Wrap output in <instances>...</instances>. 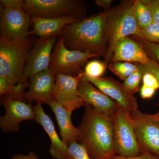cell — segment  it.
<instances>
[{
	"instance_id": "cell-1",
	"label": "cell",
	"mask_w": 159,
	"mask_h": 159,
	"mask_svg": "<svg viewBox=\"0 0 159 159\" xmlns=\"http://www.w3.org/2000/svg\"><path fill=\"white\" fill-rule=\"evenodd\" d=\"M115 9L84 18L64 27L60 36L70 50H78L105 55L108 49L111 19Z\"/></svg>"
},
{
	"instance_id": "cell-2",
	"label": "cell",
	"mask_w": 159,
	"mask_h": 159,
	"mask_svg": "<svg viewBox=\"0 0 159 159\" xmlns=\"http://www.w3.org/2000/svg\"><path fill=\"white\" fill-rule=\"evenodd\" d=\"M84 113L78 127L77 142L85 146L91 159H110L117 155L114 118L100 112L85 102Z\"/></svg>"
},
{
	"instance_id": "cell-3",
	"label": "cell",
	"mask_w": 159,
	"mask_h": 159,
	"mask_svg": "<svg viewBox=\"0 0 159 159\" xmlns=\"http://www.w3.org/2000/svg\"><path fill=\"white\" fill-rule=\"evenodd\" d=\"M32 43L29 38L9 40L0 38V77L13 85L21 82Z\"/></svg>"
},
{
	"instance_id": "cell-4",
	"label": "cell",
	"mask_w": 159,
	"mask_h": 159,
	"mask_svg": "<svg viewBox=\"0 0 159 159\" xmlns=\"http://www.w3.org/2000/svg\"><path fill=\"white\" fill-rule=\"evenodd\" d=\"M23 10L31 16L82 19L87 8L85 2L79 0H25Z\"/></svg>"
},
{
	"instance_id": "cell-5",
	"label": "cell",
	"mask_w": 159,
	"mask_h": 159,
	"mask_svg": "<svg viewBox=\"0 0 159 159\" xmlns=\"http://www.w3.org/2000/svg\"><path fill=\"white\" fill-rule=\"evenodd\" d=\"M139 29L134 12V1H126L116 8L111 19L108 49L104 61L107 65L111 60L117 43L129 35L136 36Z\"/></svg>"
},
{
	"instance_id": "cell-6",
	"label": "cell",
	"mask_w": 159,
	"mask_h": 159,
	"mask_svg": "<svg viewBox=\"0 0 159 159\" xmlns=\"http://www.w3.org/2000/svg\"><path fill=\"white\" fill-rule=\"evenodd\" d=\"M100 56L90 52L69 50L65 45L63 38L59 36L52 51L49 69L55 75L77 76L84 73L81 68L89 59Z\"/></svg>"
},
{
	"instance_id": "cell-7",
	"label": "cell",
	"mask_w": 159,
	"mask_h": 159,
	"mask_svg": "<svg viewBox=\"0 0 159 159\" xmlns=\"http://www.w3.org/2000/svg\"><path fill=\"white\" fill-rule=\"evenodd\" d=\"M114 132L117 155L132 157L142 154L129 113L120 106L114 117Z\"/></svg>"
},
{
	"instance_id": "cell-8",
	"label": "cell",
	"mask_w": 159,
	"mask_h": 159,
	"mask_svg": "<svg viewBox=\"0 0 159 159\" xmlns=\"http://www.w3.org/2000/svg\"><path fill=\"white\" fill-rule=\"evenodd\" d=\"M129 113L140 148L159 157V119L139 110Z\"/></svg>"
},
{
	"instance_id": "cell-9",
	"label": "cell",
	"mask_w": 159,
	"mask_h": 159,
	"mask_svg": "<svg viewBox=\"0 0 159 159\" xmlns=\"http://www.w3.org/2000/svg\"><path fill=\"white\" fill-rule=\"evenodd\" d=\"M24 98L5 96L1 97V103L6 113L0 118V127L4 132H17L23 121L35 120L34 107L24 101Z\"/></svg>"
},
{
	"instance_id": "cell-10",
	"label": "cell",
	"mask_w": 159,
	"mask_h": 159,
	"mask_svg": "<svg viewBox=\"0 0 159 159\" xmlns=\"http://www.w3.org/2000/svg\"><path fill=\"white\" fill-rule=\"evenodd\" d=\"M59 37L39 39L36 42L29 53L21 83H29L35 75L49 68L52 51Z\"/></svg>"
},
{
	"instance_id": "cell-11",
	"label": "cell",
	"mask_w": 159,
	"mask_h": 159,
	"mask_svg": "<svg viewBox=\"0 0 159 159\" xmlns=\"http://www.w3.org/2000/svg\"><path fill=\"white\" fill-rule=\"evenodd\" d=\"M83 73L77 76L60 74L55 75L53 99L71 115L75 110L84 106L85 103L79 97L78 92Z\"/></svg>"
},
{
	"instance_id": "cell-12",
	"label": "cell",
	"mask_w": 159,
	"mask_h": 159,
	"mask_svg": "<svg viewBox=\"0 0 159 159\" xmlns=\"http://www.w3.org/2000/svg\"><path fill=\"white\" fill-rule=\"evenodd\" d=\"M31 16L23 9H4L1 6V37L9 40L28 37Z\"/></svg>"
},
{
	"instance_id": "cell-13",
	"label": "cell",
	"mask_w": 159,
	"mask_h": 159,
	"mask_svg": "<svg viewBox=\"0 0 159 159\" xmlns=\"http://www.w3.org/2000/svg\"><path fill=\"white\" fill-rule=\"evenodd\" d=\"M82 77L92 83L102 93L116 101L127 112L138 110L137 98L126 90L123 84L111 77H90L85 75L84 72Z\"/></svg>"
},
{
	"instance_id": "cell-14",
	"label": "cell",
	"mask_w": 159,
	"mask_h": 159,
	"mask_svg": "<svg viewBox=\"0 0 159 159\" xmlns=\"http://www.w3.org/2000/svg\"><path fill=\"white\" fill-rule=\"evenodd\" d=\"M78 92L79 97L84 102L92 106L96 110L109 116H115L120 106L119 103L82 77Z\"/></svg>"
},
{
	"instance_id": "cell-15",
	"label": "cell",
	"mask_w": 159,
	"mask_h": 159,
	"mask_svg": "<svg viewBox=\"0 0 159 159\" xmlns=\"http://www.w3.org/2000/svg\"><path fill=\"white\" fill-rule=\"evenodd\" d=\"M55 75L50 69L35 75L29 81V90L24 93V99L31 103L32 101L48 104L53 99Z\"/></svg>"
},
{
	"instance_id": "cell-16",
	"label": "cell",
	"mask_w": 159,
	"mask_h": 159,
	"mask_svg": "<svg viewBox=\"0 0 159 159\" xmlns=\"http://www.w3.org/2000/svg\"><path fill=\"white\" fill-rule=\"evenodd\" d=\"M35 115V120L45 131L51 140L50 152L54 159H66L68 147L61 140L55 129L54 123L48 115L45 112L40 102H36L34 107Z\"/></svg>"
},
{
	"instance_id": "cell-17",
	"label": "cell",
	"mask_w": 159,
	"mask_h": 159,
	"mask_svg": "<svg viewBox=\"0 0 159 159\" xmlns=\"http://www.w3.org/2000/svg\"><path fill=\"white\" fill-rule=\"evenodd\" d=\"M80 19L72 16L60 18H43L31 16V22L33 24L28 36L35 34L39 39H48L54 36H60L62 29L67 25L79 21Z\"/></svg>"
},
{
	"instance_id": "cell-18",
	"label": "cell",
	"mask_w": 159,
	"mask_h": 159,
	"mask_svg": "<svg viewBox=\"0 0 159 159\" xmlns=\"http://www.w3.org/2000/svg\"><path fill=\"white\" fill-rule=\"evenodd\" d=\"M150 58L138 41L125 37L119 41L114 49L111 62H134L146 64Z\"/></svg>"
},
{
	"instance_id": "cell-19",
	"label": "cell",
	"mask_w": 159,
	"mask_h": 159,
	"mask_svg": "<svg viewBox=\"0 0 159 159\" xmlns=\"http://www.w3.org/2000/svg\"><path fill=\"white\" fill-rule=\"evenodd\" d=\"M48 105L56 117L62 141L68 146L72 142H77L79 130L72 123V115L54 99Z\"/></svg>"
},
{
	"instance_id": "cell-20",
	"label": "cell",
	"mask_w": 159,
	"mask_h": 159,
	"mask_svg": "<svg viewBox=\"0 0 159 159\" xmlns=\"http://www.w3.org/2000/svg\"><path fill=\"white\" fill-rule=\"evenodd\" d=\"M134 12L140 29L145 28L154 21L152 13L147 0H134Z\"/></svg>"
},
{
	"instance_id": "cell-21",
	"label": "cell",
	"mask_w": 159,
	"mask_h": 159,
	"mask_svg": "<svg viewBox=\"0 0 159 159\" xmlns=\"http://www.w3.org/2000/svg\"><path fill=\"white\" fill-rule=\"evenodd\" d=\"M29 83H19L13 85L9 83L5 78L0 77V96L20 97L24 98V90L29 87Z\"/></svg>"
},
{
	"instance_id": "cell-22",
	"label": "cell",
	"mask_w": 159,
	"mask_h": 159,
	"mask_svg": "<svg viewBox=\"0 0 159 159\" xmlns=\"http://www.w3.org/2000/svg\"><path fill=\"white\" fill-rule=\"evenodd\" d=\"M110 70L121 80H124L134 72L139 70V66L127 62H111L109 64Z\"/></svg>"
},
{
	"instance_id": "cell-23",
	"label": "cell",
	"mask_w": 159,
	"mask_h": 159,
	"mask_svg": "<svg viewBox=\"0 0 159 159\" xmlns=\"http://www.w3.org/2000/svg\"><path fill=\"white\" fill-rule=\"evenodd\" d=\"M135 37L148 42L159 43V24L153 21L145 28H139Z\"/></svg>"
},
{
	"instance_id": "cell-24",
	"label": "cell",
	"mask_w": 159,
	"mask_h": 159,
	"mask_svg": "<svg viewBox=\"0 0 159 159\" xmlns=\"http://www.w3.org/2000/svg\"><path fill=\"white\" fill-rule=\"evenodd\" d=\"M143 76V71L139 68V70L134 72L124 80L123 85L129 93L134 95L139 90Z\"/></svg>"
},
{
	"instance_id": "cell-25",
	"label": "cell",
	"mask_w": 159,
	"mask_h": 159,
	"mask_svg": "<svg viewBox=\"0 0 159 159\" xmlns=\"http://www.w3.org/2000/svg\"><path fill=\"white\" fill-rule=\"evenodd\" d=\"M66 159H91L85 146L77 142L71 143L68 146Z\"/></svg>"
},
{
	"instance_id": "cell-26",
	"label": "cell",
	"mask_w": 159,
	"mask_h": 159,
	"mask_svg": "<svg viewBox=\"0 0 159 159\" xmlns=\"http://www.w3.org/2000/svg\"><path fill=\"white\" fill-rule=\"evenodd\" d=\"M107 65L103 61L93 60L89 61L86 65L84 74L87 76L94 78L102 77L106 70Z\"/></svg>"
},
{
	"instance_id": "cell-27",
	"label": "cell",
	"mask_w": 159,
	"mask_h": 159,
	"mask_svg": "<svg viewBox=\"0 0 159 159\" xmlns=\"http://www.w3.org/2000/svg\"><path fill=\"white\" fill-rule=\"evenodd\" d=\"M137 39L143 47L148 57L159 64V43L148 42L138 38Z\"/></svg>"
},
{
	"instance_id": "cell-28",
	"label": "cell",
	"mask_w": 159,
	"mask_h": 159,
	"mask_svg": "<svg viewBox=\"0 0 159 159\" xmlns=\"http://www.w3.org/2000/svg\"><path fill=\"white\" fill-rule=\"evenodd\" d=\"M143 73L149 72L153 74L157 78L159 84V64L153 59H151L149 62L146 64H136Z\"/></svg>"
},
{
	"instance_id": "cell-29",
	"label": "cell",
	"mask_w": 159,
	"mask_h": 159,
	"mask_svg": "<svg viewBox=\"0 0 159 159\" xmlns=\"http://www.w3.org/2000/svg\"><path fill=\"white\" fill-rule=\"evenodd\" d=\"M143 85L148 87L152 88L157 90L159 89V84L155 77L149 72H145L143 73L142 80Z\"/></svg>"
},
{
	"instance_id": "cell-30",
	"label": "cell",
	"mask_w": 159,
	"mask_h": 159,
	"mask_svg": "<svg viewBox=\"0 0 159 159\" xmlns=\"http://www.w3.org/2000/svg\"><path fill=\"white\" fill-rule=\"evenodd\" d=\"M1 6L4 9H23L25 1L23 0H1Z\"/></svg>"
},
{
	"instance_id": "cell-31",
	"label": "cell",
	"mask_w": 159,
	"mask_h": 159,
	"mask_svg": "<svg viewBox=\"0 0 159 159\" xmlns=\"http://www.w3.org/2000/svg\"><path fill=\"white\" fill-rule=\"evenodd\" d=\"M147 2L152 13L154 21L159 24V0H147Z\"/></svg>"
},
{
	"instance_id": "cell-32",
	"label": "cell",
	"mask_w": 159,
	"mask_h": 159,
	"mask_svg": "<svg viewBox=\"0 0 159 159\" xmlns=\"http://www.w3.org/2000/svg\"><path fill=\"white\" fill-rule=\"evenodd\" d=\"M110 159H159L158 157L148 152H143L142 154L138 156L127 157H122L116 155L113 156Z\"/></svg>"
},
{
	"instance_id": "cell-33",
	"label": "cell",
	"mask_w": 159,
	"mask_h": 159,
	"mask_svg": "<svg viewBox=\"0 0 159 159\" xmlns=\"http://www.w3.org/2000/svg\"><path fill=\"white\" fill-rule=\"evenodd\" d=\"M156 90L152 88L148 87L142 84L140 89V95L142 99H147L151 98L155 94Z\"/></svg>"
},
{
	"instance_id": "cell-34",
	"label": "cell",
	"mask_w": 159,
	"mask_h": 159,
	"mask_svg": "<svg viewBox=\"0 0 159 159\" xmlns=\"http://www.w3.org/2000/svg\"><path fill=\"white\" fill-rule=\"evenodd\" d=\"M11 159H39V157L34 152L31 151L27 154H15Z\"/></svg>"
},
{
	"instance_id": "cell-35",
	"label": "cell",
	"mask_w": 159,
	"mask_h": 159,
	"mask_svg": "<svg viewBox=\"0 0 159 159\" xmlns=\"http://www.w3.org/2000/svg\"><path fill=\"white\" fill-rule=\"evenodd\" d=\"M96 4L97 6L102 7L105 11H108L110 9V7L112 3L113 2L112 0H97L95 1Z\"/></svg>"
},
{
	"instance_id": "cell-36",
	"label": "cell",
	"mask_w": 159,
	"mask_h": 159,
	"mask_svg": "<svg viewBox=\"0 0 159 159\" xmlns=\"http://www.w3.org/2000/svg\"><path fill=\"white\" fill-rule=\"evenodd\" d=\"M153 116L154 117H155L157 119H159V111H158L156 113L153 114Z\"/></svg>"
}]
</instances>
